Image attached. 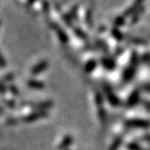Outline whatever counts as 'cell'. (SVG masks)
Masks as SVG:
<instances>
[{
    "mask_svg": "<svg viewBox=\"0 0 150 150\" xmlns=\"http://www.w3.org/2000/svg\"><path fill=\"white\" fill-rule=\"evenodd\" d=\"M46 66H47V64H46V62H41L40 64H38V65L32 71H33V73L34 74H37V73H40L41 71H42L44 70H45V68H46Z\"/></svg>",
    "mask_w": 150,
    "mask_h": 150,
    "instance_id": "cell-1",
    "label": "cell"
},
{
    "mask_svg": "<svg viewBox=\"0 0 150 150\" xmlns=\"http://www.w3.org/2000/svg\"><path fill=\"white\" fill-rule=\"evenodd\" d=\"M0 65H1V66L5 65V61H4V59H3V57L1 55H0Z\"/></svg>",
    "mask_w": 150,
    "mask_h": 150,
    "instance_id": "cell-2",
    "label": "cell"
}]
</instances>
